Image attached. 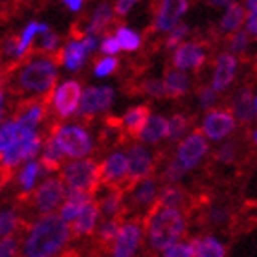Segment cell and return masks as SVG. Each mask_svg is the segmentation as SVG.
I'll use <instances>...</instances> for the list:
<instances>
[{"label":"cell","instance_id":"obj_31","mask_svg":"<svg viewBox=\"0 0 257 257\" xmlns=\"http://www.w3.org/2000/svg\"><path fill=\"white\" fill-rule=\"evenodd\" d=\"M43 114H44L43 105H39V103H32V105H28L26 110H22L15 119L17 121H21L22 125L30 127V128H37V125L41 123V119H43Z\"/></svg>","mask_w":257,"mask_h":257},{"label":"cell","instance_id":"obj_8","mask_svg":"<svg viewBox=\"0 0 257 257\" xmlns=\"http://www.w3.org/2000/svg\"><path fill=\"white\" fill-rule=\"evenodd\" d=\"M114 99V90L110 86H88L86 90H83V97H81L79 105V114L81 116H96L112 105Z\"/></svg>","mask_w":257,"mask_h":257},{"label":"cell","instance_id":"obj_7","mask_svg":"<svg viewBox=\"0 0 257 257\" xmlns=\"http://www.w3.org/2000/svg\"><path fill=\"white\" fill-rule=\"evenodd\" d=\"M188 0H156L155 4V21H153V32H171L178 26V21L188 11Z\"/></svg>","mask_w":257,"mask_h":257},{"label":"cell","instance_id":"obj_25","mask_svg":"<svg viewBox=\"0 0 257 257\" xmlns=\"http://www.w3.org/2000/svg\"><path fill=\"white\" fill-rule=\"evenodd\" d=\"M64 151L63 147L59 145L57 142V136L52 133L50 140L44 144V151H43V158H41V166L46 169V171H55V169H59V164H61V158H63Z\"/></svg>","mask_w":257,"mask_h":257},{"label":"cell","instance_id":"obj_36","mask_svg":"<svg viewBox=\"0 0 257 257\" xmlns=\"http://www.w3.org/2000/svg\"><path fill=\"white\" fill-rule=\"evenodd\" d=\"M121 202H123V197H121L119 191H114V193H110V195H107V197L101 200L103 213L116 215L119 211V208H121Z\"/></svg>","mask_w":257,"mask_h":257},{"label":"cell","instance_id":"obj_16","mask_svg":"<svg viewBox=\"0 0 257 257\" xmlns=\"http://www.w3.org/2000/svg\"><path fill=\"white\" fill-rule=\"evenodd\" d=\"M128 177V158L123 153H114L101 164V182L118 184Z\"/></svg>","mask_w":257,"mask_h":257},{"label":"cell","instance_id":"obj_4","mask_svg":"<svg viewBox=\"0 0 257 257\" xmlns=\"http://www.w3.org/2000/svg\"><path fill=\"white\" fill-rule=\"evenodd\" d=\"M21 125V133L17 136V140L10 147L6 149H0V158H2V171L10 173L15 166H19L21 162L30 160V158H35V155L41 149V138L35 134V128H30L26 125Z\"/></svg>","mask_w":257,"mask_h":257},{"label":"cell","instance_id":"obj_28","mask_svg":"<svg viewBox=\"0 0 257 257\" xmlns=\"http://www.w3.org/2000/svg\"><path fill=\"white\" fill-rule=\"evenodd\" d=\"M184 198H186V195L178 188H173V186L171 188H166L160 193V197H158V200L155 202V206H153L151 211L160 209V208H178V206L184 204Z\"/></svg>","mask_w":257,"mask_h":257},{"label":"cell","instance_id":"obj_3","mask_svg":"<svg viewBox=\"0 0 257 257\" xmlns=\"http://www.w3.org/2000/svg\"><path fill=\"white\" fill-rule=\"evenodd\" d=\"M17 81L21 90L52 96L57 81V64L48 57H35L22 66Z\"/></svg>","mask_w":257,"mask_h":257},{"label":"cell","instance_id":"obj_2","mask_svg":"<svg viewBox=\"0 0 257 257\" xmlns=\"http://www.w3.org/2000/svg\"><path fill=\"white\" fill-rule=\"evenodd\" d=\"M149 220V242L155 250H167L184 235L186 219L177 208H160L151 211Z\"/></svg>","mask_w":257,"mask_h":257},{"label":"cell","instance_id":"obj_48","mask_svg":"<svg viewBox=\"0 0 257 257\" xmlns=\"http://www.w3.org/2000/svg\"><path fill=\"white\" fill-rule=\"evenodd\" d=\"M138 0H116L114 2V11H116V15L119 17H125L128 11L133 10V6L136 4Z\"/></svg>","mask_w":257,"mask_h":257},{"label":"cell","instance_id":"obj_42","mask_svg":"<svg viewBox=\"0 0 257 257\" xmlns=\"http://www.w3.org/2000/svg\"><path fill=\"white\" fill-rule=\"evenodd\" d=\"M144 92L151 97H164L167 96L166 83L160 79H149L144 83Z\"/></svg>","mask_w":257,"mask_h":257},{"label":"cell","instance_id":"obj_40","mask_svg":"<svg viewBox=\"0 0 257 257\" xmlns=\"http://www.w3.org/2000/svg\"><path fill=\"white\" fill-rule=\"evenodd\" d=\"M248 32H242V30H237V32L231 33L230 37V50L235 52V54H241L248 48Z\"/></svg>","mask_w":257,"mask_h":257},{"label":"cell","instance_id":"obj_37","mask_svg":"<svg viewBox=\"0 0 257 257\" xmlns=\"http://www.w3.org/2000/svg\"><path fill=\"white\" fill-rule=\"evenodd\" d=\"M188 32H189V28L186 26V24H178V26L173 28L171 32L167 33V41H166L167 48H178V46L182 44L184 37L188 35Z\"/></svg>","mask_w":257,"mask_h":257},{"label":"cell","instance_id":"obj_39","mask_svg":"<svg viewBox=\"0 0 257 257\" xmlns=\"http://www.w3.org/2000/svg\"><path fill=\"white\" fill-rule=\"evenodd\" d=\"M164 257H195L189 242H175L173 246L164 250Z\"/></svg>","mask_w":257,"mask_h":257},{"label":"cell","instance_id":"obj_56","mask_svg":"<svg viewBox=\"0 0 257 257\" xmlns=\"http://www.w3.org/2000/svg\"><path fill=\"white\" fill-rule=\"evenodd\" d=\"M255 110H257V97H255Z\"/></svg>","mask_w":257,"mask_h":257},{"label":"cell","instance_id":"obj_5","mask_svg":"<svg viewBox=\"0 0 257 257\" xmlns=\"http://www.w3.org/2000/svg\"><path fill=\"white\" fill-rule=\"evenodd\" d=\"M64 184L72 189H81L86 193H94L97 184L101 182V166H97L90 160L72 162L63 169Z\"/></svg>","mask_w":257,"mask_h":257},{"label":"cell","instance_id":"obj_34","mask_svg":"<svg viewBox=\"0 0 257 257\" xmlns=\"http://www.w3.org/2000/svg\"><path fill=\"white\" fill-rule=\"evenodd\" d=\"M19 226V217L13 209H4L2 211V217H0V231H2V237H10L15 228Z\"/></svg>","mask_w":257,"mask_h":257},{"label":"cell","instance_id":"obj_41","mask_svg":"<svg viewBox=\"0 0 257 257\" xmlns=\"http://www.w3.org/2000/svg\"><path fill=\"white\" fill-rule=\"evenodd\" d=\"M119 222L116 219L114 220H108V222H105V224L101 226V230H99V237H101L103 242H114L116 241V237H118L119 233Z\"/></svg>","mask_w":257,"mask_h":257},{"label":"cell","instance_id":"obj_15","mask_svg":"<svg viewBox=\"0 0 257 257\" xmlns=\"http://www.w3.org/2000/svg\"><path fill=\"white\" fill-rule=\"evenodd\" d=\"M128 178L131 184L145 180L147 175L153 171V156L144 145H133L128 149Z\"/></svg>","mask_w":257,"mask_h":257},{"label":"cell","instance_id":"obj_20","mask_svg":"<svg viewBox=\"0 0 257 257\" xmlns=\"http://www.w3.org/2000/svg\"><path fill=\"white\" fill-rule=\"evenodd\" d=\"M248 10L246 6L239 4V2H231L226 8V13L220 19V32L222 33H233L242 26V22H246Z\"/></svg>","mask_w":257,"mask_h":257},{"label":"cell","instance_id":"obj_1","mask_svg":"<svg viewBox=\"0 0 257 257\" xmlns=\"http://www.w3.org/2000/svg\"><path fill=\"white\" fill-rule=\"evenodd\" d=\"M70 239L68 220L61 215L46 213L32 228L24 244L26 257H54Z\"/></svg>","mask_w":257,"mask_h":257},{"label":"cell","instance_id":"obj_10","mask_svg":"<svg viewBox=\"0 0 257 257\" xmlns=\"http://www.w3.org/2000/svg\"><path fill=\"white\" fill-rule=\"evenodd\" d=\"M63 197H66V189H64L63 182L57 178H50V180H44L35 191V206L41 213H52L59 206Z\"/></svg>","mask_w":257,"mask_h":257},{"label":"cell","instance_id":"obj_49","mask_svg":"<svg viewBox=\"0 0 257 257\" xmlns=\"http://www.w3.org/2000/svg\"><path fill=\"white\" fill-rule=\"evenodd\" d=\"M217 158H219L220 162H231L233 158H235V153H233V145L231 144H226L220 147V151L217 153Z\"/></svg>","mask_w":257,"mask_h":257},{"label":"cell","instance_id":"obj_54","mask_svg":"<svg viewBox=\"0 0 257 257\" xmlns=\"http://www.w3.org/2000/svg\"><path fill=\"white\" fill-rule=\"evenodd\" d=\"M244 6H246L248 11H255L257 10V0H246V2H244Z\"/></svg>","mask_w":257,"mask_h":257},{"label":"cell","instance_id":"obj_57","mask_svg":"<svg viewBox=\"0 0 257 257\" xmlns=\"http://www.w3.org/2000/svg\"><path fill=\"white\" fill-rule=\"evenodd\" d=\"M17 2H21V0H17Z\"/></svg>","mask_w":257,"mask_h":257},{"label":"cell","instance_id":"obj_30","mask_svg":"<svg viewBox=\"0 0 257 257\" xmlns=\"http://www.w3.org/2000/svg\"><path fill=\"white\" fill-rule=\"evenodd\" d=\"M156 195V184L155 180H149L145 178L138 184V188L134 189V202L138 206H149L153 200H155Z\"/></svg>","mask_w":257,"mask_h":257},{"label":"cell","instance_id":"obj_46","mask_svg":"<svg viewBox=\"0 0 257 257\" xmlns=\"http://www.w3.org/2000/svg\"><path fill=\"white\" fill-rule=\"evenodd\" d=\"M41 52H46V54H50V52H54V50H57V46H59V37L55 35V33L48 32L44 33V35H41Z\"/></svg>","mask_w":257,"mask_h":257},{"label":"cell","instance_id":"obj_21","mask_svg":"<svg viewBox=\"0 0 257 257\" xmlns=\"http://www.w3.org/2000/svg\"><path fill=\"white\" fill-rule=\"evenodd\" d=\"M97 217H99L97 204L88 202L85 208H83V211L77 215V219L72 222V231H74L75 235H88V233H92L94 228H96Z\"/></svg>","mask_w":257,"mask_h":257},{"label":"cell","instance_id":"obj_38","mask_svg":"<svg viewBox=\"0 0 257 257\" xmlns=\"http://www.w3.org/2000/svg\"><path fill=\"white\" fill-rule=\"evenodd\" d=\"M186 128H188V119L184 118L182 114H175V116L169 119V138L178 140L186 133Z\"/></svg>","mask_w":257,"mask_h":257},{"label":"cell","instance_id":"obj_14","mask_svg":"<svg viewBox=\"0 0 257 257\" xmlns=\"http://www.w3.org/2000/svg\"><path fill=\"white\" fill-rule=\"evenodd\" d=\"M206 61V52L198 43H182L175 48L173 64L178 70H198Z\"/></svg>","mask_w":257,"mask_h":257},{"label":"cell","instance_id":"obj_50","mask_svg":"<svg viewBox=\"0 0 257 257\" xmlns=\"http://www.w3.org/2000/svg\"><path fill=\"white\" fill-rule=\"evenodd\" d=\"M246 32L250 33V35H257V10L255 11H248Z\"/></svg>","mask_w":257,"mask_h":257},{"label":"cell","instance_id":"obj_22","mask_svg":"<svg viewBox=\"0 0 257 257\" xmlns=\"http://www.w3.org/2000/svg\"><path fill=\"white\" fill-rule=\"evenodd\" d=\"M149 114H151L149 108L145 107V105H138V107L128 108L123 118L127 133L131 134V136H134V138H140L142 133H144L145 125H147V121L151 119Z\"/></svg>","mask_w":257,"mask_h":257},{"label":"cell","instance_id":"obj_43","mask_svg":"<svg viewBox=\"0 0 257 257\" xmlns=\"http://www.w3.org/2000/svg\"><path fill=\"white\" fill-rule=\"evenodd\" d=\"M99 48H101V52L105 55H116L121 50V44H119L116 35H107V37H103Z\"/></svg>","mask_w":257,"mask_h":257},{"label":"cell","instance_id":"obj_53","mask_svg":"<svg viewBox=\"0 0 257 257\" xmlns=\"http://www.w3.org/2000/svg\"><path fill=\"white\" fill-rule=\"evenodd\" d=\"M233 0H206V4H209V6H230Z\"/></svg>","mask_w":257,"mask_h":257},{"label":"cell","instance_id":"obj_51","mask_svg":"<svg viewBox=\"0 0 257 257\" xmlns=\"http://www.w3.org/2000/svg\"><path fill=\"white\" fill-rule=\"evenodd\" d=\"M226 209H220V208H215L209 211V219L213 220V222H222V220H226Z\"/></svg>","mask_w":257,"mask_h":257},{"label":"cell","instance_id":"obj_9","mask_svg":"<svg viewBox=\"0 0 257 257\" xmlns=\"http://www.w3.org/2000/svg\"><path fill=\"white\" fill-rule=\"evenodd\" d=\"M81 97H83V90L77 81L68 79L61 83L57 86V90L54 92V107L59 116L68 118L79 108Z\"/></svg>","mask_w":257,"mask_h":257},{"label":"cell","instance_id":"obj_29","mask_svg":"<svg viewBox=\"0 0 257 257\" xmlns=\"http://www.w3.org/2000/svg\"><path fill=\"white\" fill-rule=\"evenodd\" d=\"M116 37H118L119 44H121V50H125V52H136L142 46L140 33H136L127 26H119L116 30Z\"/></svg>","mask_w":257,"mask_h":257},{"label":"cell","instance_id":"obj_11","mask_svg":"<svg viewBox=\"0 0 257 257\" xmlns=\"http://www.w3.org/2000/svg\"><path fill=\"white\" fill-rule=\"evenodd\" d=\"M206 153H208L206 138L200 133H193L178 145V162L186 169H193V167H197V164L202 160Z\"/></svg>","mask_w":257,"mask_h":257},{"label":"cell","instance_id":"obj_32","mask_svg":"<svg viewBox=\"0 0 257 257\" xmlns=\"http://www.w3.org/2000/svg\"><path fill=\"white\" fill-rule=\"evenodd\" d=\"M41 162H28L24 169L21 171V177H19V184L22 186L24 191H30V189L35 186V180H37L39 173H41Z\"/></svg>","mask_w":257,"mask_h":257},{"label":"cell","instance_id":"obj_44","mask_svg":"<svg viewBox=\"0 0 257 257\" xmlns=\"http://www.w3.org/2000/svg\"><path fill=\"white\" fill-rule=\"evenodd\" d=\"M184 171H186V167L177 160V162H173V164H169L164 178H166L167 182H178V180L184 177Z\"/></svg>","mask_w":257,"mask_h":257},{"label":"cell","instance_id":"obj_23","mask_svg":"<svg viewBox=\"0 0 257 257\" xmlns=\"http://www.w3.org/2000/svg\"><path fill=\"white\" fill-rule=\"evenodd\" d=\"M233 110L239 121L242 123H250L255 116V97L248 88H242L235 94L233 99Z\"/></svg>","mask_w":257,"mask_h":257},{"label":"cell","instance_id":"obj_17","mask_svg":"<svg viewBox=\"0 0 257 257\" xmlns=\"http://www.w3.org/2000/svg\"><path fill=\"white\" fill-rule=\"evenodd\" d=\"M235 70H237L235 57L231 54H220L217 57V61H215V72H213L211 86L217 92L224 90L226 86L233 81V77H235Z\"/></svg>","mask_w":257,"mask_h":257},{"label":"cell","instance_id":"obj_33","mask_svg":"<svg viewBox=\"0 0 257 257\" xmlns=\"http://www.w3.org/2000/svg\"><path fill=\"white\" fill-rule=\"evenodd\" d=\"M195 257H226V250L222 242L217 241L215 237H204Z\"/></svg>","mask_w":257,"mask_h":257},{"label":"cell","instance_id":"obj_35","mask_svg":"<svg viewBox=\"0 0 257 257\" xmlns=\"http://www.w3.org/2000/svg\"><path fill=\"white\" fill-rule=\"evenodd\" d=\"M119 61L114 57V55H105L101 61H97L96 63V68H94V74L97 77H107V75L114 74L116 68H118Z\"/></svg>","mask_w":257,"mask_h":257},{"label":"cell","instance_id":"obj_26","mask_svg":"<svg viewBox=\"0 0 257 257\" xmlns=\"http://www.w3.org/2000/svg\"><path fill=\"white\" fill-rule=\"evenodd\" d=\"M166 88H167V96L169 97H180L184 96L189 88V77L186 75L184 70H169L166 74Z\"/></svg>","mask_w":257,"mask_h":257},{"label":"cell","instance_id":"obj_47","mask_svg":"<svg viewBox=\"0 0 257 257\" xmlns=\"http://www.w3.org/2000/svg\"><path fill=\"white\" fill-rule=\"evenodd\" d=\"M17 244H19V242H17L15 239H11V237H4V239H2V250H0V255L2 257H13L17 253V250H19Z\"/></svg>","mask_w":257,"mask_h":257},{"label":"cell","instance_id":"obj_18","mask_svg":"<svg viewBox=\"0 0 257 257\" xmlns=\"http://www.w3.org/2000/svg\"><path fill=\"white\" fill-rule=\"evenodd\" d=\"M88 54H90V52H88V48L85 46L83 39L75 37L61 50L59 61L63 66H66V68L70 70V72H74V70H79L81 66L85 64V59Z\"/></svg>","mask_w":257,"mask_h":257},{"label":"cell","instance_id":"obj_12","mask_svg":"<svg viewBox=\"0 0 257 257\" xmlns=\"http://www.w3.org/2000/svg\"><path fill=\"white\" fill-rule=\"evenodd\" d=\"M235 128V118L228 110H209L204 118L202 131L211 140H222Z\"/></svg>","mask_w":257,"mask_h":257},{"label":"cell","instance_id":"obj_13","mask_svg":"<svg viewBox=\"0 0 257 257\" xmlns=\"http://www.w3.org/2000/svg\"><path fill=\"white\" fill-rule=\"evenodd\" d=\"M142 241V228L136 222H127L119 228V233L114 241V257H133Z\"/></svg>","mask_w":257,"mask_h":257},{"label":"cell","instance_id":"obj_45","mask_svg":"<svg viewBox=\"0 0 257 257\" xmlns=\"http://www.w3.org/2000/svg\"><path fill=\"white\" fill-rule=\"evenodd\" d=\"M198 97H200V107L211 108L215 99H217V90H215L213 86H204L202 90H200V94H198Z\"/></svg>","mask_w":257,"mask_h":257},{"label":"cell","instance_id":"obj_19","mask_svg":"<svg viewBox=\"0 0 257 257\" xmlns=\"http://www.w3.org/2000/svg\"><path fill=\"white\" fill-rule=\"evenodd\" d=\"M88 202H90V193L81 191V189L66 188V197H64V204L61 206L59 215L64 220L74 222L77 219V215L83 211V208Z\"/></svg>","mask_w":257,"mask_h":257},{"label":"cell","instance_id":"obj_27","mask_svg":"<svg viewBox=\"0 0 257 257\" xmlns=\"http://www.w3.org/2000/svg\"><path fill=\"white\" fill-rule=\"evenodd\" d=\"M166 136L169 138V121L166 118H162V116H153L147 121L140 138L144 140V142H149V144H156V142H160Z\"/></svg>","mask_w":257,"mask_h":257},{"label":"cell","instance_id":"obj_52","mask_svg":"<svg viewBox=\"0 0 257 257\" xmlns=\"http://www.w3.org/2000/svg\"><path fill=\"white\" fill-rule=\"evenodd\" d=\"M63 2L70 11H79L81 8H83V2H85V0H63Z\"/></svg>","mask_w":257,"mask_h":257},{"label":"cell","instance_id":"obj_24","mask_svg":"<svg viewBox=\"0 0 257 257\" xmlns=\"http://www.w3.org/2000/svg\"><path fill=\"white\" fill-rule=\"evenodd\" d=\"M114 8L108 2H101V4L97 6L94 13H92L90 21L86 24V30L85 33H90V35H96V33H101L105 28L112 22L114 19Z\"/></svg>","mask_w":257,"mask_h":257},{"label":"cell","instance_id":"obj_6","mask_svg":"<svg viewBox=\"0 0 257 257\" xmlns=\"http://www.w3.org/2000/svg\"><path fill=\"white\" fill-rule=\"evenodd\" d=\"M57 142L63 147L64 155L72 158H83L92 151V140L83 127L77 125H63L54 131Z\"/></svg>","mask_w":257,"mask_h":257},{"label":"cell","instance_id":"obj_55","mask_svg":"<svg viewBox=\"0 0 257 257\" xmlns=\"http://www.w3.org/2000/svg\"><path fill=\"white\" fill-rule=\"evenodd\" d=\"M253 142H255V144H257V131H255V133H253Z\"/></svg>","mask_w":257,"mask_h":257}]
</instances>
